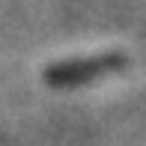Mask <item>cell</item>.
Listing matches in <instances>:
<instances>
[{"label": "cell", "mask_w": 146, "mask_h": 146, "mask_svg": "<svg viewBox=\"0 0 146 146\" xmlns=\"http://www.w3.org/2000/svg\"><path fill=\"white\" fill-rule=\"evenodd\" d=\"M125 63V57L119 54H92V57H75V60H66V63H57L48 69V84L54 87H75V84L92 81V78H102L108 72L119 69Z\"/></svg>", "instance_id": "obj_1"}]
</instances>
